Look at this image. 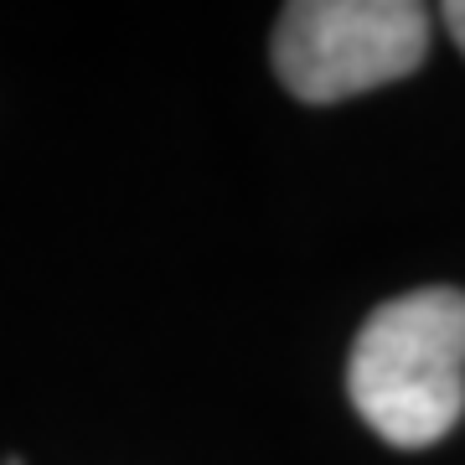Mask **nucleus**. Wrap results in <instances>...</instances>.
Returning <instances> with one entry per match:
<instances>
[{"mask_svg": "<svg viewBox=\"0 0 465 465\" xmlns=\"http://www.w3.org/2000/svg\"><path fill=\"white\" fill-rule=\"evenodd\" d=\"M351 409L378 440L424 450L465 414V295L409 290L362 321L347 362Z\"/></svg>", "mask_w": 465, "mask_h": 465, "instance_id": "obj_1", "label": "nucleus"}, {"mask_svg": "<svg viewBox=\"0 0 465 465\" xmlns=\"http://www.w3.org/2000/svg\"><path fill=\"white\" fill-rule=\"evenodd\" d=\"M430 52L414 0H295L274 26V73L305 104H336L409 78Z\"/></svg>", "mask_w": 465, "mask_h": 465, "instance_id": "obj_2", "label": "nucleus"}, {"mask_svg": "<svg viewBox=\"0 0 465 465\" xmlns=\"http://www.w3.org/2000/svg\"><path fill=\"white\" fill-rule=\"evenodd\" d=\"M5 465H21V460H16V455H11V460H5Z\"/></svg>", "mask_w": 465, "mask_h": 465, "instance_id": "obj_4", "label": "nucleus"}, {"mask_svg": "<svg viewBox=\"0 0 465 465\" xmlns=\"http://www.w3.org/2000/svg\"><path fill=\"white\" fill-rule=\"evenodd\" d=\"M445 26H450V36L460 42V52H465V0H450L445 5Z\"/></svg>", "mask_w": 465, "mask_h": 465, "instance_id": "obj_3", "label": "nucleus"}]
</instances>
